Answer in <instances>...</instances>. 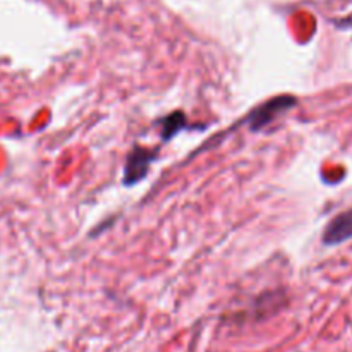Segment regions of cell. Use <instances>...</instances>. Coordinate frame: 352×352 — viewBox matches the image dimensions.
<instances>
[{
  "mask_svg": "<svg viewBox=\"0 0 352 352\" xmlns=\"http://www.w3.org/2000/svg\"><path fill=\"white\" fill-rule=\"evenodd\" d=\"M296 103H298V98H294V96L291 95L275 96V98L265 102L263 105L254 109L253 112L248 116V126H250V129L253 131V133L265 129L267 126L274 124L275 119H278V117L284 116L285 112L294 109Z\"/></svg>",
  "mask_w": 352,
  "mask_h": 352,
  "instance_id": "1",
  "label": "cell"
},
{
  "mask_svg": "<svg viewBox=\"0 0 352 352\" xmlns=\"http://www.w3.org/2000/svg\"><path fill=\"white\" fill-rule=\"evenodd\" d=\"M158 157L157 150H148L143 146H134L131 150V153L127 155L126 164H124L122 170V181L124 186L131 188V186H136L138 182L143 181L148 175L151 164L155 162V158Z\"/></svg>",
  "mask_w": 352,
  "mask_h": 352,
  "instance_id": "2",
  "label": "cell"
},
{
  "mask_svg": "<svg viewBox=\"0 0 352 352\" xmlns=\"http://www.w3.org/2000/svg\"><path fill=\"white\" fill-rule=\"evenodd\" d=\"M349 239H352V208L332 219V222L327 226L325 232H323L325 246H337Z\"/></svg>",
  "mask_w": 352,
  "mask_h": 352,
  "instance_id": "3",
  "label": "cell"
},
{
  "mask_svg": "<svg viewBox=\"0 0 352 352\" xmlns=\"http://www.w3.org/2000/svg\"><path fill=\"white\" fill-rule=\"evenodd\" d=\"M162 126V140L170 141L172 138L177 136L182 129L188 127V119L182 112H172L170 116H167L165 119L160 120Z\"/></svg>",
  "mask_w": 352,
  "mask_h": 352,
  "instance_id": "4",
  "label": "cell"
}]
</instances>
